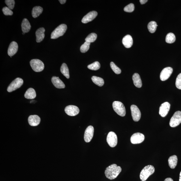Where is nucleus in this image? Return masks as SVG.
<instances>
[{
  "mask_svg": "<svg viewBox=\"0 0 181 181\" xmlns=\"http://www.w3.org/2000/svg\"><path fill=\"white\" fill-rule=\"evenodd\" d=\"M122 171L120 166L116 164H112L106 168L105 172V176L110 180L115 179Z\"/></svg>",
  "mask_w": 181,
  "mask_h": 181,
  "instance_id": "1",
  "label": "nucleus"
},
{
  "mask_svg": "<svg viewBox=\"0 0 181 181\" xmlns=\"http://www.w3.org/2000/svg\"><path fill=\"white\" fill-rule=\"evenodd\" d=\"M154 172L155 168L153 166L151 165L146 166L140 172V180L145 181Z\"/></svg>",
  "mask_w": 181,
  "mask_h": 181,
  "instance_id": "2",
  "label": "nucleus"
},
{
  "mask_svg": "<svg viewBox=\"0 0 181 181\" xmlns=\"http://www.w3.org/2000/svg\"><path fill=\"white\" fill-rule=\"evenodd\" d=\"M67 29V25L62 24L57 27L52 33L51 35V39H56L64 35Z\"/></svg>",
  "mask_w": 181,
  "mask_h": 181,
  "instance_id": "3",
  "label": "nucleus"
},
{
  "mask_svg": "<svg viewBox=\"0 0 181 181\" xmlns=\"http://www.w3.org/2000/svg\"><path fill=\"white\" fill-rule=\"evenodd\" d=\"M113 110L119 115L123 117L126 114L125 106L123 103L118 101H115L113 104Z\"/></svg>",
  "mask_w": 181,
  "mask_h": 181,
  "instance_id": "4",
  "label": "nucleus"
},
{
  "mask_svg": "<svg viewBox=\"0 0 181 181\" xmlns=\"http://www.w3.org/2000/svg\"><path fill=\"white\" fill-rule=\"evenodd\" d=\"M30 65L34 71L39 72L44 70V63L38 59H33L30 62Z\"/></svg>",
  "mask_w": 181,
  "mask_h": 181,
  "instance_id": "5",
  "label": "nucleus"
},
{
  "mask_svg": "<svg viewBox=\"0 0 181 181\" xmlns=\"http://www.w3.org/2000/svg\"><path fill=\"white\" fill-rule=\"evenodd\" d=\"M23 84V80L20 77H18L14 80L8 86L7 91L9 92L15 91L21 87Z\"/></svg>",
  "mask_w": 181,
  "mask_h": 181,
  "instance_id": "6",
  "label": "nucleus"
},
{
  "mask_svg": "<svg viewBox=\"0 0 181 181\" xmlns=\"http://www.w3.org/2000/svg\"><path fill=\"white\" fill-rule=\"evenodd\" d=\"M181 123V112L177 111L171 118L169 125L171 127L174 128L179 125Z\"/></svg>",
  "mask_w": 181,
  "mask_h": 181,
  "instance_id": "7",
  "label": "nucleus"
},
{
  "mask_svg": "<svg viewBox=\"0 0 181 181\" xmlns=\"http://www.w3.org/2000/svg\"><path fill=\"white\" fill-rule=\"evenodd\" d=\"M107 142L110 147H115L117 143V137L116 133L113 131L109 132L107 137Z\"/></svg>",
  "mask_w": 181,
  "mask_h": 181,
  "instance_id": "8",
  "label": "nucleus"
},
{
  "mask_svg": "<svg viewBox=\"0 0 181 181\" xmlns=\"http://www.w3.org/2000/svg\"><path fill=\"white\" fill-rule=\"evenodd\" d=\"M131 110L133 120L135 122L139 121L140 119L141 115L139 108L137 106L132 105L131 106Z\"/></svg>",
  "mask_w": 181,
  "mask_h": 181,
  "instance_id": "9",
  "label": "nucleus"
},
{
  "mask_svg": "<svg viewBox=\"0 0 181 181\" xmlns=\"http://www.w3.org/2000/svg\"><path fill=\"white\" fill-rule=\"evenodd\" d=\"M65 113L70 116H75L80 112L79 108L74 105H70L67 106L65 108Z\"/></svg>",
  "mask_w": 181,
  "mask_h": 181,
  "instance_id": "10",
  "label": "nucleus"
},
{
  "mask_svg": "<svg viewBox=\"0 0 181 181\" xmlns=\"http://www.w3.org/2000/svg\"><path fill=\"white\" fill-rule=\"evenodd\" d=\"M145 139V136L142 134L137 133L134 134L131 138V142L133 144L142 143Z\"/></svg>",
  "mask_w": 181,
  "mask_h": 181,
  "instance_id": "11",
  "label": "nucleus"
},
{
  "mask_svg": "<svg viewBox=\"0 0 181 181\" xmlns=\"http://www.w3.org/2000/svg\"><path fill=\"white\" fill-rule=\"evenodd\" d=\"M173 72V69L170 67H168L164 68L161 72L160 78L162 81H165L167 80L171 75Z\"/></svg>",
  "mask_w": 181,
  "mask_h": 181,
  "instance_id": "12",
  "label": "nucleus"
},
{
  "mask_svg": "<svg viewBox=\"0 0 181 181\" xmlns=\"http://www.w3.org/2000/svg\"><path fill=\"white\" fill-rule=\"evenodd\" d=\"M94 128L92 126H88L86 128L84 134V139L86 143L90 142L93 136Z\"/></svg>",
  "mask_w": 181,
  "mask_h": 181,
  "instance_id": "13",
  "label": "nucleus"
},
{
  "mask_svg": "<svg viewBox=\"0 0 181 181\" xmlns=\"http://www.w3.org/2000/svg\"><path fill=\"white\" fill-rule=\"evenodd\" d=\"M170 105L168 102L162 103L159 108V114L162 117H165L168 114L170 110Z\"/></svg>",
  "mask_w": 181,
  "mask_h": 181,
  "instance_id": "14",
  "label": "nucleus"
},
{
  "mask_svg": "<svg viewBox=\"0 0 181 181\" xmlns=\"http://www.w3.org/2000/svg\"><path fill=\"white\" fill-rule=\"evenodd\" d=\"M97 15V11H91L83 17L82 20V22L83 23H87L95 19Z\"/></svg>",
  "mask_w": 181,
  "mask_h": 181,
  "instance_id": "15",
  "label": "nucleus"
},
{
  "mask_svg": "<svg viewBox=\"0 0 181 181\" xmlns=\"http://www.w3.org/2000/svg\"><path fill=\"white\" fill-rule=\"evenodd\" d=\"M18 45L17 43L15 41L11 42L8 48V55L11 56H14L18 51Z\"/></svg>",
  "mask_w": 181,
  "mask_h": 181,
  "instance_id": "16",
  "label": "nucleus"
},
{
  "mask_svg": "<svg viewBox=\"0 0 181 181\" xmlns=\"http://www.w3.org/2000/svg\"><path fill=\"white\" fill-rule=\"evenodd\" d=\"M52 82L55 87L58 89H63L65 87L64 83L59 77L54 76L51 79Z\"/></svg>",
  "mask_w": 181,
  "mask_h": 181,
  "instance_id": "17",
  "label": "nucleus"
},
{
  "mask_svg": "<svg viewBox=\"0 0 181 181\" xmlns=\"http://www.w3.org/2000/svg\"><path fill=\"white\" fill-rule=\"evenodd\" d=\"M40 117L37 115H31L29 117L28 121L29 124L32 126L38 125L40 122Z\"/></svg>",
  "mask_w": 181,
  "mask_h": 181,
  "instance_id": "18",
  "label": "nucleus"
},
{
  "mask_svg": "<svg viewBox=\"0 0 181 181\" xmlns=\"http://www.w3.org/2000/svg\"><path fill=\"white\" fill-rule=\"evenodd\" d=\"M45 29L44 28H40L37 29L36 32V41L37 43L42 41L45 37Z\"/></svg>",
  "mask_w": 181,
  "mask_h": 181,
  "instance_id": "19",
  "label": "nucleus"
},
{
  "mask_svg": "<svg viewBox=\"0 0 181 181\" xmlns=\"http://www.w3.org/2000/svg\"><path fill=\"white\" fill-rule=\"evenodd\" d=\"M122 43L125 47L130 48L133 44V38L131 35H126L123 37L122 40Z\"/></svg>",
  "mask_w": 181,
  "mask_h": 181,
  "instance_id": "20",
  "label": "nucleus"
},
{
  "mask_svg": "<svg viewBox=\"0 0 181 181\" xmlns=\"http://www.w3.org/2000/svg\"><path fill=\"white\" fill-rule=\"evenodd\" d=\"M21 27L23 32L25 33L29 32L31 29V26L29 21L27 19L23 20Z\"/></svg>",
  "mask_w": 181,
  "mask_h": 181,
  "instance_id": "21",
  "label": "nucleus"
},
{
  "mask_svg": "<svg viewBox=\"0 0 181 181\" xmlns=\"http://www.w3.org/2000/svg\"><path fill=\"white\" fill-rule=\"evenodd\" d=\"M133 83L135 86L137 88H140L142 87V83L139 74L135 73L133 74Z\"/></svg>",
  "mask_w": 181,
  "mask_h": 181,
  "instance_id": "22",
  "label": "nucleus"
},
{
  "mask_svg": "<svg viewBox=\"0 0 181 181\" xmlns=\"http://www.w3.org/2000/svg\"><path fill=\"white\" fill-rule=\"evenodd\" d=\"M24 96L25 98L27 99H33L36 96V92L33 88H30L26 92Z\"/></svg>",
  "mask_w": 181,
  "mask_h": 181,
  "instance_id": "23",
  "label": "nucleus"
},
{
  "mask_svg": "<svg viewBox=\"0 0 181 181\" xmlns=\"http://www.w3.org/2000/svg\"><path fill=\"white\" fill-rule=\"evenodd\" d=\"M177 157L176 155H174L169 158L168 164L171 169H174L176 167L177 163Z\"/></svg>",
  "mask_w": 181,
  "mask_h": 181,
  "instance_id": "24",
  "label": "nucleus"
},
{
  "mask_svg": "<svg viewBox=\"0 0 181 181\" xmlns=\"http://www.w3.org/2000/svg\"><path fill=\"white\" fill-rule=\"evenodd\" d=\"M43 8L41 7L36 6L34 7L32 11V17L34 18H36L39 17L40 14H41L43 12Z\"/></svg>",
  "mask_w": 181,
  "mask_h": 181,
  "instance_id": "25",
  "label": "nucleus"
},
{
  "mask_svg": "<svg viewBox=\"0 0 181 181\" xmlns=\"http://www.w3.org/2000/svg\"><path fill=\"white\" fill-rule=\"evenodd\" d=\"M60 71L64 75L66 78L69 79L70 74L67 65L65 63H63L60 68Z\"/></svg>",
  "mask_w": 181,
  "mask_h": 181,
  "instance_id": "26",
  "label": "nucleus"
},
{
  "mask_svg": "<svg viewBox=\"0 0 181 181\" xmlns=\"http://www.w3.org/2000/svg\"><path fill=\"white\" fill-rule=\"evenodd\" d=\"M91 79L94 84L100 87H102L104 84V80L101 77L93 76L92 77Z\"/></svg>",
  "mask_w": 181,
  "mask_h": 181,
  "instance_id": "27",
  "label": "nucleus"
},
{
  "mask_svg": "<svg viewBox=\"0 0 181 181\" xmlns=\"http://www.w3.org/2000/svg\"><path fill=\"white\" fill-rule=\"evenodd\" d=\"M158 26L155 22L151 21L148 24V29L151 33H154L156 31Z\"/></svg>",
  "mask_w": 181,
  "mask_h": 181,
  "instance_id": "28",
  "label": "nucleus"
},
{
  "mask_svg": "<svg viewBox=\"0 0 181 181\" xmlns=\"http://www.w3.org/2000/svg\"><path fill=\"white\" fill-rule=\"evenodd\" d=\"M176 37L173 33H169L166 37V42L168 44H172L176 41Z\"/></svg>",
  "mask_w": 181,
  "mask_h": 181,
  "instance_id": "29",
  "label": "nucleus"
},
{
  "mask_svg": "<svg viewBox=\"0 0 181 181\" xmlns=\"http://www.w3.org/2000/svg\"><path fill=\"white\" fill-rule=\"evenodd\" d=\"M89 69L96 71L99 69L100 68V65L98 62H95L92 64L89 65L87 67Z\"/></svg>",
  "mask_w": 181,
  "mask_h": 181,
  "instance_id": "30",
  "label": "nucleus"
},
{
  "mask_svg": "<svg viewBox=\"0 0 181 181\" xmlns=\"http://www.w3.org/2000/svg\"><path fill=\"white\" fill-rule=\"evenodd\" d=\"M97 38V34L95 33H92L86 37L85 40L86 41L91 43L95 41Z\"/></svg>",
  "mask_w": 181,
  "mask_h": 181,
  "instance_id": "31",
  "label": "nucleus"
},
{
  "mask_svg": "<svg viewBox=\"0 0 181 181\" xmlns=\"http://www.w3.org/2000/svg\"><path fill=\"white\" fill-rule=\"evenodd\" d=\"M90 43L86 41L80 47V51L82 53H85L89 49Z\"/></svg>",
  "mask_w": 181,
  "mask_h": 181,
  "instance_id": "32",
  "label": "nucleus"
},
{
  "mask_svg": "<svg viewBox=\"0 0 181 181\" xmlns=\"http://www.w3.org/2000/svg\"><path fill=\"white\" fill-rule=\"evenodd\" d=\"M110 67L112 70L116 74H119L121 73V70L120 69L114 64L113 62H111L110 64Z\"/></svg>",
  "mask_w": 181,
  "mask_h": 181,
  "instance_id": "33",
  "label": "nucleus"
},
{
  "mask_svg": "<svg viewBox=\"0 0 181 181\" xmlns=\"http://www.w3.org/2000/svg\"><path fill=\"white\" fill-rule=\"evenodd\" d=\"M5 2L8 8H10L11 10L14 9L15 4V1L14 0H6Z\"/></svg>",
  "mask_w": 181,
  "mask_h": 181,
  "instance_id": "34",
  "label": "nucleus"
},
{
  "mask_svg": "<svg viewBox=\"0 0 181 181\" xmlns=\"http://www.w3.org/2000/svg\"><path fill=\"white\" fill-rule=\"evenodd\" d=\"M134 7L133 4H130L126 6L124 8V10L125 12L131 13L134 10Z\"/></svg>",
  "mask_w": 181,
  "mask_h": 181,
  "instance_id": "35",
  "label": "nucleus"
},
{
  "mask_svg": "<svg viewBox=\"0 0 181 181\" xmlns=\"http://www.w3.org/2000/svg\"><path fill=\"white\" fill-rule=\"evenodd\" d=\"M2 11L5 16H12L13 13L8 7H4L2 8Z\"/></svg>",
  "mask_w": 181,
  "mask_h": 181,
  "instance_id": "36",
  "label": "nucleus"
},
{
  "mask_svg": "<svg viewBox=\"0 0 181 181\" xmlns=\"http://www.w3.org/2000/svg\"><path fill=\"white\" fill-rule=\"evenodd\" d=\"M176 85L178 89L181 90V73L179 74L177 77Z\"/></svg>",
  "mask_w": 181,
  "mask_h": 181,
  "instance_id": "37",
  "label": "nucleus"
},
{
  "mask_svg": "<svg viewBox=\"0 0 181 181\" xmlns=\"http://www.w3.org/2000/svg\"><path fill=\"white\" fill-rule=\"evenodd\" d=\"M148 1V0H140V2L141 4H144Z\"/></svg>",
  "mask_w": 181,
  "mask_h": 181,
  "instance_id": "38",
  "label": "nucleus"
},
{
  "mask_svg": "<svg viewBox=\"0 0 181 181\" xmlns=\"http://www.w3.org/2000/svg\"><path fill=\"white\" fill-rule=\"evenodd\" d=\"M59 1L60 4H64L67 1H66V0H59Z\"/></svg>",
  "mask_w": 181,
  "mask_h": 181,
  "instance_id": "39",
  "label": "nucleus"
},
{
  "mask_svg": "<svg viewBox=\"0 0 181 181\" xmlns=\"http://www.w3.org/2000/svg\"><path fill=\"white\" fill-rule=\"evenodd\" d=\"M164 181H173V180L171 178H166Z\"/></svg>",
  "mask_w": 181,
  "mask_h": 181,
  "instance_id": "40",
  "label": "nucleus"
},
{
  "mask_svg": "<svg viewBox=\"0 0 181 181\" xmlns=\"http://www.w3.org/2000/svg\"><path fill=\"white\" fill-rule=\"evenodd\" d=\"M179 181H181V171L180 173Z\"/></svg>",
  "mask_w": 181,
  "mask_h": 181,
  "instance_id": "41",
  "label": "nucleus"
},
{
  "mask_svg": "<svg viewBox=\"0 0 181 181\" xmlns=\"http://www.w3.org/2000/svg\"><path fill=\"white\" fill-rule=\"evenodd\" d=\"M22 34H23V35H24L25 33L23 32Z\"/></svg>",
  "mask_w": 181,
  "mask_h": 181,
  "instance_id": "42",
  "label": "nucleus"
}]
</instances>
